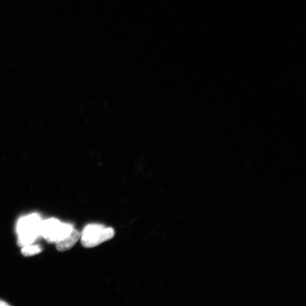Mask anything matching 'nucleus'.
I'll use <instances>...</instances> for the list:
<instances>
[{"label":"nucleus","instance_id":"1","mask_svg":"<svg viewBox=\"0 0 306 306\" xmlns=\"http://www.w3.org/2000/svg\"><path fill=\"white\" fill-rule=\"evenodd\" d=\"M115 231L98 223L87 225L80 234V242L85 248H93L114 237Z\"/></svg>","mask_w":306,"mask_h":306},{"label":"nucleus","instance_id":"5","mask_svg":"<svg viewBox=\"0 0 306 306\" xmlns=\"http://www.w3.org/2000/svg\"><path fill=\"white\" fill-rule=\"evenodd\" d=\"M39 236L40 233L37 232H26L18 234V245L23 248L24 246L33 244Z\"/></svg>","mask_w":306,"mask_h":306},{"label":"nucleus","instance_id":"3","mask_svg":"<svg viewBox=\"0 0 306 306\" xmlns=\"http://www.w3.org/2000/svg\"><path fill=\"white\" fill-rule=\"evenodd\" d=\"M42 222L40 216L36 213L20 218L17 225L18 234L26 232H37L40 233Z\"/></svg>","mask_w":306,"mask_h":306},{"label":"nucleus","instance_id":"4","mask_svg":"<svg viewBox=\"0 0 306 306\" xmlns=\"http://www.w3.org/2000/svg\"><path fill=\"white\" fill-rule=\"evenodd\" d=\"M80 237V234L78 231L74 229L71 234L57 241L56 249L58 251L64 252L68 251L73 248L76 244Z\"/></svg>","mask_w":306,"mask_h":306},{"label":"nucleus","instance_id":"7","mask_svg":"<svg viewBox=\"0 0 306 306\" xmlns=\"http://www.w3.org/2000/svg\"><path fill=\"white\" fill-rule=\"evenodd\" d=\"M9 304H8L7 303L3 301V300H0V305H9Z\"/></svg>","mask_w":306,"mask_h":306},{"label":"nucleus","instance_id":"2","mask_svg":"<svg viewBox=\"0 0 306 306\" xmlns=\"http://www.w3.org/2000/svg\"><path fill=\"white\" fill-rule=\"evenodd\" d=\"M74 229L71 224L62 223L57 219L52 218L42 221L40 235L48 242L56 243L71 234Z\"/></svg>","mask_w":306,"mask_h":306},{"label":"nucleus","instance_id":"6","mask_svg":"<svg viewBox=\"0 0 306 306\" xmlns=\"http://www.w3.org/2000/svg\"><path fill=\"white\" fill-rule=\"evenodd\" d=\"M42 251V249L40 246L31 244L23 247L21 252L25 256H31L39 254Z\"/></svg>","mask_w":306,"mask_h":306}]
</instances>
